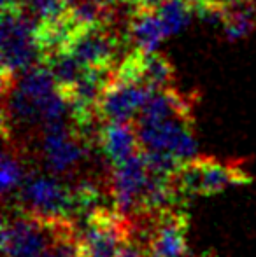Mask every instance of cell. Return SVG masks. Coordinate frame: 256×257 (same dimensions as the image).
Listing matches in <instances>:
<instances>
[{
  "instance_id": "6da1fadb",
  "label": "cell",
  "mask_w": 256,
  "mask_h": 257,
  "mask_svg": "<svg viewBox=\"0 0 256 257\" xmlns=\"http://www.w3.org/2000/svg\"><path fill=\"white\" fill-rule=\"evenodd\" d=\"M74 231L70 219L16 208L2 219V257H42L58 238Z\"/></svg>"
},
{
  "instance_id": "7a4b0ae2",
  "label": "cell",
  "mask_w": 256,
  "mask_h": 257,
  "mask_svg": "<svg viewBox=\"0 0 256 257\" xmlns=\"http://www.w3.org/2000/svg\"><path fill=\"white\" fill-rule=\"evenodd\" d=\"M16 194L20 200L16 208L70 220L75 213L92 205L81 184L70 187L63 182L62 177L44 175L39 172H27Z\"/></svg>"
},
{
  "instance_id": "3957f363",
  "label": "cell",
  "mask_w": 256,
  "mask_h": 257,
  "mask_svg": "<svg viewBox=\"0 0 256 257\" xmlns=\"http://www.w3.org/2000/svg\"><path fill=\"white\" fill-rule=\"evenodd\" d=\"M35 27L37 21L23 11H2V91L9 89L20 74L42 63V53L35 39Z\"/></svg>"
},
{
  "instance_id": "277c9868",
  "label": "cell",
  "mask_w": 256,
  "mask_h": 257,
  "mask_svg": "<svg viewBox=\"0 0 256 257\" xmlns=\"http://www.w3.org/2000/svg\"><path fill=\"white\" fill-rule=\"evenodd\" d=\"M251 182L237 163L218 161L214 158H192L181 163L172 173V186L178 196H209L225 191L230 186Z\"/></svg>"
},
{
  "instance_id": "5b68a950",
  "label": "cell",
  "mask_w": 256,
  "mask_h": 257,
  "mask_svg": "<svg viewBox=\"0 0 256 257\" xmlns=\"http://www.w3.org/2000/svg\"><path fill=\"white\" fill-rule=\"evenodd\" d=\"M144 153L163 154L185 163L197 156L193 114H179L153 122H133Z\"/></svg>"
},
{
  "instance_id": "8992f818",
  "label": "cell",
  "mask_w": 256,
  "mask_h": 257,
  "mask_svg": "<svg viewBox=\"0 0 256 257\" xmlns=\"http://www.w3.org/2000/svg\"><path fill=\"white\" fill-rule=\"evenodd\" d=\"M42 159L51 175L70 177L77 172L88 154V135L67 121L49 122L42 126Z\"/></svg>"
},
{
  "instance_id": "52a82bcc",
  "label": "cell",
  "mask_w": 256,
  "mask_h": 257,
  "mask_svg": "<svg viewBox=\"0 0 256 257\" xmlns=\"http://www.w3.org/2000/svg\"><path fill=\"white\" fill-rule=\"evenodd\" d=\"M149 175L151 168L142 149L125 161L113 165L109 189L114 208L121 215L128 219L144 215V200H146Z\"/></svg>"
},
{
  "instance_id": "ba28073f",
  "label": "cell",
  "mask_w": 256,
  "mask_h": 257,
  "mask_svg": "<svg viewBox=\"0 0 256 257\" xmlns=\"http://www.w3.org/2000/svg\"><path fill=\"white\" fill-rule=\"evenodd\" d=\"M132 219L116 208L97 206L88 213L86 231L81 236L84 257H116L132 238Z\"/></svg>"
},
{
  "instance_id": "9c48e42d",
  "label": "cell",
  "mask_w": 256,
  "mask_h": 257,
  "mask_svg": "<svg viewBox=\"0 0 256 257\" xmlns=\"http://www.w3.org/2000/svg\"><path fill=\"white\" fill-rule=\"evenodd\" d=\"M121 48V41L107 23L93 27H77L67 42V51L84 68L113 72V63Z\"/></svg>"
},
{
  "instance_id": "30bf717a",
  "label": "cell",
  "mask_w": 256,
  "mask_h": 257,
  "mask_svg": "<svg viewBox=\"0 0 256 257\" xmlns=\"http://www.w3.org/2000/svg\"><path fill=\"white\" fill-rule=\"evenodd\" d=\"M151 91L144 82L113 74L97 102V115L104 122H133Z\"/></svg>"
},
{
  "instance_id": "8fae6325",
  "label": "cell",
  "mask_w": 256,
  "mask_h": 257,
  "mask_svg": "<svg viewBox=\"0 0 256 257\" xmlns=\"http://www.w3.org/2000/svg\"><path fill=\"white\" fill-rule=\"evenodd\" d=\"M186 233V213L170 208L160 210L154 213L153 227L147 234V254L149 257H185L188 254Z\"/></svg>"
},
{
  "instance_id": "7c38bea8",
  "label": "cell",
  "mask_w": 256,
  "mask_h": 257,
  "mask_svg": "<svg viewBox=\"0 0 256 257\" xmlns=\"http://www.w3.org/2000/svg\"><path fill=\"white\" fill-rule=\"evenodd\" d=\"M97 142L111 165L125 161L142 149L133 122H106L99 132Z\"/></svg>"
},
{
  "instance_id": "4fadbf2b",
  "label": "cell",
  "mask_w": 256,
  "mask_h": 257,
  "mask_svg": "<svg viewBox=\"0 0 256 257\" xmlns=\"http://www.w3.org/2000/svg\"><path fill=\"white\" fill-rule=\"evenodd\" d=\"M128 37L135 49L153 53L163 39H167L160 16L153 7H132L128 20Z\"/></svg>"
},
{
  "instance_id": "5bb4252c",
  "label": "cell",
  "mask_w": 256,
  "mask_h": 257,
  "mask_svg": "<svg viewBox=\"0 0 256 257\" xmlns=\"http://www.w3.org/2000/svg\"><path fill=\"white\" fill-rule=\"evenodd\" d=\"M256 27V7L246 0H239L226 9L223 32L228 41H239L249 35Z\"/></svg>"
},
{
  "instance_id": "9a60e30c",
  "label": "cell",
  "mask_w": 256,
  "mask_h": 257,
  "mask_svg": "<svg viewBox=\"0 0 256 257\" xmlns=\"http://www.w3.org/2000/svg\"><path fill=\"white\" fill-rule=\"evenodd\" d=\"M156 13L160 16L165 35L172 37L188 27L195 14V9L192 0H163L156 7Z\"/></svg>"
},
{
  "instance_id": "2e32d148",
  "label": "cell",
  "mask_w": 256,
  "mask_h": 257,
  "mask_svg": "<svg viewBox=\"0 0 256 257\" xmlns=\"http://www.w3.org/2000/svg\"><path fill=\"white\" fill-rule=\"evenodd\" d=\"M25 175V166H23V158L18 154L16 149H11L6 144L2 156V170H0V180H2V193L4 196L11 193H16L20 189L21 182H23Z\"/></svg>"
},
{
  "instance_id": "e0dca14e",
  "label": "cell",
  "mask_w": 256,
  "mask_h": 257,
  "mask_svg": "<svg viewBox=\"0 0 256 257\" xmlns=\"http://www.w3.org/2000/svg\"><path fill=\"white\" fill-rule=\"evenodd\" d=\"M21 11L37 23L53 21L68 13V0H23Z\"/></svg>"
},
{
  "instance_id": "ac0fdd59",
  "label": "cell",
  "mask_w": 256,
  "mask_h": 257,
  "mask_svg": "<svg viewBox=\"0 0 256 257\" xmlns=\"http://www.w3.org/2000/svg\"><path fill=\"white\" fill-rule=\"evenodd\" d=\"M116 257H149V254H147L146 245L140 243V241H135L133 238H130L127 243L121 247V250L118 252Z\"/></svg>"
},
{
  "instance_id": "d6986e66",
  "label": "cell",
  "mask_w": 256,
  "mask_h": 257,
  "mask_svg": "<svg viewBox=\"0 0 256 257\" xmlns=\"http://www.w3.org/2000/svg\"><path fill=\"white\" fill-rule=\"evenodd\" d=\"M163 0H127V4H130L132 7H153L156 9Z\"/></svg>"
},
{
  "instance_id": "ffe728a7",
  "label": "cell",
  "mask_w": 256,
  "mask_h": 257,
  "mask_svg": "<svg viewBox=\"0 0 256 257\" xmlns=\"http://www.w3.org/2000/svg\"><path fill=\"white\" fill-rule=\"evenodd\" d=\"M204 2H209L212 6H219V7H230L235 2H239V0H204Z\"/></svg>"
},
{
  "instance_id": "44dd1931",
  "label": "cell",
  "mask_w": 256,
  "mask_h": 257,
  "mask_svg": "<svg viewBox=\"0 0 256 257\" xmlns=\"http://www.w3.org/2000/svg\"><path fill=\"white\" fill-rule=\"evenodd\" d=\"M246 2H249L251 6H253V7H256V0H246Z\"/></svg>"
}]
</instances>
